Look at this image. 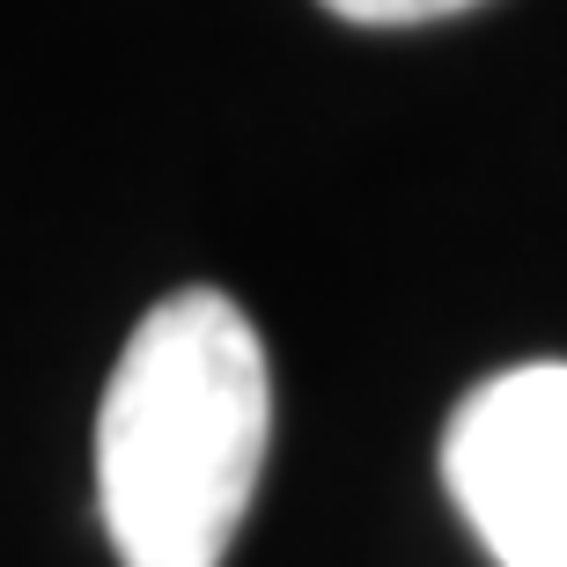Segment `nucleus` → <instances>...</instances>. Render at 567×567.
I'll use <instances>...</instances> for the list:
<instances>
[{"label":"nucleus","instance_id":"nucleus-1","mask_svg":"<svg viewBox=\"0 0 567 567\" xmlns=\"http://www.w3.org/2000/svg\"><path fill=\"white\" fill-rule=\"evenodd\" d=\"M274 435L258 324L221 288H177L133 324L96 405V508L118 567H221Z\"/></svg>","mask_w":567,"mask_h":567},{"label":"nucleus","instance_id":"nucleus-2","mask_svg":"<svg viewBox=\"0 0 567 567\" xmlns=\"http://www.w3.org/2000/svg\"><path fill=\"white\" fill-rule=\"evenodd\" d=\"M442 486L502 567H567V361L486 377L442 427Z\"/></svg>","mask_w":567,"mask_h":567},{"label":"nucleus","instance_id":"nucleus-3","mask_svg":"<svg viewBox=\"0 0 567 567\" xmlns=\"http://www.w3.org/2000/svg\"><path fill=\"white\" fill-rule=\"evenodd\" d=\"M332 16L347 22H369V30H405V22H442V16H464L480 0H324Z\"/></svg>","mask_w":567,"mask_h":567}]
</instances>
